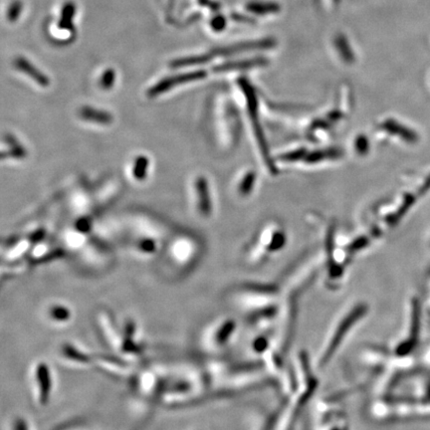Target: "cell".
I'll list each match as a JSON object with an SVG mask.
<instances>
[{
	"instance_id": "cell-2",
	"label": "cell",
	"mask_w": 430,
	"mask_h": 430,
	"mask_svg": "<svg viewBox=\"0 0 430 430\" xmlns=\"http://www.w3.org/2000/svg\"><path fill=\"white\" fill-rule=\"evenodd\" d=\"M237 331L238 326L233 318H219L203 331L200 339L201 347L210 353L225 352L233 344Z\"/></svg>"
},
{
	"instance_id": "cell-14",
	"label": "cell",
	"mask_w": 430,
	"mask_h": 430,
	"mask_svg": "<svg viewBox=\"0 0 430 430\" xmlns=\"http://www.w3.org/2000/svg\"><path fill=\"white\" fill-rule=\"evenodd\" d=\"M270 45H271L270 41L241 43V44H237L234 46H229L227 48L217 49L216 51H214V54H220V55L221 54H230V53L239 52V51H246V50H252V49H256V48H262L264 46H270Z\"/></svg>"
},
{
	"instance_id": "cell-10",
	"label": "cell",
	"mask_w": 430,
	"mask_h": 430,
	"mask_svg": "<svg viewBox=\"0 0 430 430\" xmlns=\"http://www.w3.org/2000/svg\"><path fill=\"white\" fill-rule=\"evenodd\" d=\"M195 189L198 196V208L203 215H208L211 210L210 197L208 193V186L205 178L198 177L195 182Z\"/></svg>"
},
{
	"instance_id": "cell-20",
	"label": "cell",
	"mask_w": 430,
	"mask_h": 430,
	"mask_svg": "<svg viewBox=\"0 0 430 430\" xmlns=\"http://www.w3.org/2000/svg\"><path fill=\"white\" fill-rule=\"evenodd\" d=\"M139 247L145 253H153L156 250V245L152 240H144Z\"/></svg>"
},
{
	"instance_id": "cell-6",
	"label": "cell",
	"mask_w": 430,
	"mask_h": 430,
	"mask_svg": "<svg viewBox=\"0 0 430 430\" xmlns=\"http://www.w3.org/2000/svg\"><path fill=\"white\" fill-rule=\"evenodd\" d=\"M95 325L106 346L112 352L117 353L120 347L121 334L119 323L117 322L111 311L105 308L99 309L95 315Z\"/></svg>"
},
{
	"instance_id": "cell-12",
	"label": "cell",
	"mask_w": 430,
	"mask_h": 430,
	"mask_svg": "<svg viewBox=\"0 0 430 430\" xmlns=\"http://www.w3.org/2000/svg\"><path fill=\"white\" fill-rule=\"evenodd\" d=\"M212 58V55H199V56H192L186 58L175 59L170 62V66L172 68H182V67H190L195 65H202L207 63Z\"/></svg>"
},
{
	"instance_id": "cell-17",
	"label": "cell",
	"mask_w": 430,
	"mask_h": 430,
	"mask_svg": "<svg viewBox=\"0 0 430 430\" xmlns=\"http://www.w3.org/2000/svg\"><path fill=\"white\" fill-rule=\"evenodd\" d=\"M249 9L256 13H267L278 10L277 6L272 3H252L250 4Z\"/></svg>"
},
{
	"instance_id": "cell-3",
	"label": "cell",
	"mask_w": 430,
	"mask_h": 430,
	"mask_svg": "<svg viewBox=\"0 0 430 430\" xmlns=\"http://www.w3.org/2000/svg\"><path fill=\"white\" fill-rule=\"evenodd\" d=\"M58 361L73 370H89L95 367V353L74 341H63L56 351Z\"/></svg>"
},
{
	"instance_id": "cell-11",
	"label": "cell",
	"mask_w": 430,
	"mask_h": 430,
	"mask_svg": "<svg viewBox=\"0 0 430 430\" xmlns=\"http://www.w3.org/2000/svg\"><path fill=\"white\" fill-rule=\"evenodd\" d=\"M80 115L83 118L97 122V124L108 125L113 121V116L105 111L96 110L91 107H84L80 111Z\"/></svg>"
},
{
	"instance_id": "cell-8",
	"label": "cell",
	"mask_w": 430,
	"mask_h": 430,
	"mask_svg": "<svg viewBox=\"0 0 430 430\" xmlns=\"http://www.w3.org/2000/svg\"><path fill=\"white\" fill-rule=\"evenodd\" d=\"M205 76H206V72L204 70H196V71H193V72L182 73V74H177L174 76L166 77V78L160 80L159 82H157L156 84H155L153 87H151L147 94L150 98H155V97H157V96L171 90L172 88H174L176 86L195 82L197 80H201Z\"/></svg>"
},
{
	"instance_id": "cell-1",
	"label": "cell",
	"mask_w": 430,
	"mask_h": 430,
	"mask_svg": "<svg viewBox=\"0 0 430 430\" xmlns=\"http://www.w3.org/2000/svg\"><path fill=\"white\" fill-rule=\"evenodd\" d=\"M31 398L37 408H46L54 395L55 375L51 363L45 358L35 359L28 374Z\"/></svg>"
},
{
	"instance_id": "cell-7",
	"label": "cell",
	"mask_w": 430,
	"mask_h": 430,
	"mask_svg": "<svg viewBox=\"0 0 430 430\" xmlns=\"http://www.w3.org/2000/svg\"><path fill=\"white\" fill-rule=\"evenodd\" d=\"M135 363L127 357L115 352L95 353V367L117 378H128L135 373Z\"/></svg>"
},
{
	"instance_id": "cell-15",
	"label": "cell",
	"mask_w": 430,
	"mask_h": 430,
	"mask_svg": "<svg viewBox=\"0 0 430 430\" xmlns=\"http://www.w3.org/2000/svg\"><path fill=\"white\" fill-rule=\"evenodd\" d=\"M149 167V158L145 156H140L135 160L133 173L136 179L144 180L147 177V171Z\"/></svg>"
},
{
	"instance_id": "cell-19",
	"label": "cell",
	"mask_w": 430,
	"mask_h": 430,
	"mask_svg": "<svg viewBox=\"0 0 430 430\" xmlns=\"http://www.w3.org/2000/svg\"><path fill=\"white\" fill-rule=\"evenodd\" d=\"M210 25H211V27H212V29H213L214 31L219 32V31H221V30H223V29L225 28V26H226V20H225V18H224L223 16H221V15H217V16H215V17L211 20Z\"/></svg>"
},
{
	"instance_id": "cell-13",
	"label": "cell",
	"mask_w": 430,
	"mask_h": 430,
	"mask_svg": "<svg viewBox=\"0 0 430 430\" xmlns=\"http://www.w3.org/2000/svg\"><path fill=\"white\" fill-rule=\"evenodd\" d=\"M76 13V6L73 2H67L61 11V18L58 26L61 29L71 30L73 29V19Z\"/></svg>"
},
{
	"instance_id": "cell-4",
	"label": "cell",
	"mask_w": 430,
	"mask_h": 430,
	"mask_svg": "<svg viewBox=\"0 0 430 430\" xmlns=\"http://www.w3.org/2000/svg\"><path fill=\"white\" fill-rule=\"evenodd\" d=\"M42 317L49 327L53 329H65L74 323L76 314L71 304L64 300L56 299L44 305Z\"/></svg>"
},
{
	"instance_id": "cell-18",
	"label": "cell",
	"mask_w": 430,
	"mask_h": 430,
	"mask_svg": "<svg viewBox=\"0 0 430 430\" xmlns=\"http://www.w3.org/2000/svg\"><path fill=\"white\" fill-rule=\"evenodd\" d=\"M22 11V3L20 1H14L7 10V18L9 21L13 22L19 18Z\"/></svg>"
},
{
	"instance_id": "cell-16",
	"label": "cell",
	"mask_w": 430,
	"mask_h": 430,
	"mask_svg": "<svg viewBox=\"0 0 430 430\" xmlns=\"http://www.w3.org/2000/svg\"><path fill=\"white\" fill-rule=\"evenodd\" d=\"M116 80V73L113 69H108L106 70L100 80V85L103 89L105 90H109L113 87L114 83Z\"/></svg>"
},
{
	"instance_id": "cell-5",
	"label": "cell",
	"mask_w": 430,
	"mask_h": 430,
	"mask_svg": "<svg viewBox=\"0 0 430 430\" xmlns=\"http://www.w3.org/2000/svg\"><path fill=\"white\" fill-rule=\"evenodd\" d=\"M165 376L153 367H148L135 375L134 389L136 393L144 400L159 398Z\"/></svg>"
},
{
	"instance_id": "cell-9",
	"label": "cell",
	"mask_w": 430,
	"mask_h": 430,
	"mask_svg": "<svg viewBox=\"0 0 430 430\" xmlns=\"http://www.w3.org/2000/svg\"><path fill=\"white\" fill-rule=\"evenodd\" d=\"M15 67L20 70L21 72L28 75L30 78H32L37 84H39L42 87H47L50 85V80L47 76H45L41 71H39L34 65H32L29 61L23 57H18L15 60Z\"/></svg>"
}]
</instances>
